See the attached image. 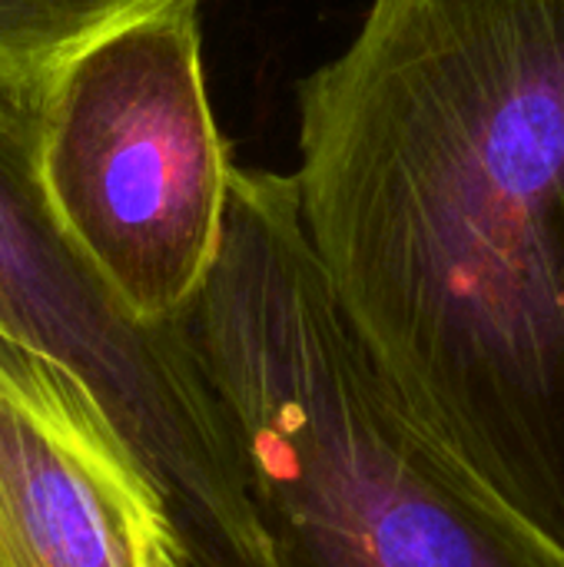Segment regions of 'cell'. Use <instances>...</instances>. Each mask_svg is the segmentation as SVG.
Returning <instances> with one entry per match:
<instances>
[{
	"mask_svg": "<svg viewBox=\"0 0 564 567\" xmlns=\"http://www.w3.org/2000/svg\"><path fill=\"white\" fill-rule=\"evenodd\" d=\"M296 93L299 209L339 309L564 548V0H372Z\"/></svg>",
	"mask_w": 564,
	"mask_h": 567,
	"instance_id": "cell-1",
	"label": "cell"
},
{
	"mask_svg": "<svg viewBox=\"0 0 564 567\" xmlns=\"http://www.w3.org/2000/svg\"><path fill=\"white\" fill-rule=\"evenodd\" d=\"M219 392L273 567H564V548L399 395L336 302L296 176L233 166L216 262L176 316Z\"/></svg>",
	"mask_w": 564,
	"mask_h": 567,
	"instance_id": "cell-2",
	"label": "cell"
},
{
	"mask_svg": "<svg viewBox=\"0 0 564 567\" xmlns=\"http://www.w3.org/2000/svg\"><path fill=\"white\" fill-rule=\"evenodd\" d=\"M199 50V0H176L93 43L37 103L53 216L143 322H173L223 243L236 163Z\"/></svg>",
	"mask_w": 564,
	"mask_h": 567,
	"instance_id": "cell-3",
	"label": "cell"
},
{
	"mask_svg": "<svg viewBox=\"0 0 564 567\" xmlns=\"http://www.w3.org/2000/svg\"><path fill=\"white\" fill-rule=\"evenodd\" d=\"M0 336L60 362L153 478L193 567H266L236 425L180 319H136L60 229L37 106L0 90Z\"/></svg>",
	"mask_w": 564,
	"mask_h": 567,
	"instance_id": "cell-4",
	"label": "cell"
},
{
	"mask_svg": "<svg viewBox=\"0 0 564 567\" xmlns=\"http://www.w3.org/2000/svg\"><path fill=\"white\" fill-rule=\"evenodd\" d=\"M170 542L166 505L96 395L0 336V567H156Z\"/></svg>",
	"mask_w": 564,
	"mask_h": 567,
	"instance_id": "cell-5",
	"label": "cell"
},
{
	"mask_svg": "<svg viewBox=\"0 0 564 567\" xmlns=\"http://www.w3.org/2000/svg\"><path fill=\"white\" fill-rule=\"evenodd\" d=\"M176 0H0V90L37 106L93 43Z\"/></svg>",
	"mask_w": 564,
	"mask_h": 567,
	"instance_id": "cell-6",
	"label": "cell"
},
{
	"mask_svg": "<svg viewBox=\"0 0 564 567\" xmlns=\"http://www.w3.org/2000/svg\"><path fill=\"white\" fill-rule=\"evenodd\" d=\"M156 567H189V561L183 558L180 545H176V542H170V545H163V548H160V555H156Z\"/></svg>",
	"mask_w": 564,
	"mask_h": 567,
	"instance_id": "cell-7",
	"label": "cell"
}]
</instances>
